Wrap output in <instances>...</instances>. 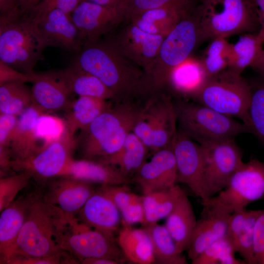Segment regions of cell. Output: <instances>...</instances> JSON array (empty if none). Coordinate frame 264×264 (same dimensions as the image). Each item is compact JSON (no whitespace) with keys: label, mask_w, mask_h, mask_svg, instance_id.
<instances>
[{"label":"cell","mask_w":264,"mask_h":264,"mask_svg":"<svg viewBox=\"0 0 264 264\" xmlns=\"http://www.w3.org/2000/svg\"><path fill=\"white\" fill-rule=\"evenodd\" d=\"M141 104L115 102L75 138V150L84 159L102 161L116 153L132 131Z\"/></svg>","instance_id":"cell-1"},{"label":"cell","mask_w":264,"mask_h":264,"mask_svg":"<svg viewBox=\"0 0 264 264\" xmlns=\"http://www.w3.org/2000/svg\"><path fill=\"white\" fill-rule=\"evenodd\" d=\"M197 13L204 41L260 29L252 0H203Z\"/></svg>","instance_id":"cell-2"},{"label":"cell","mask_w":264,"mask_h":264,"mask_svg":"<svg viewBox=\"0 0 264 264\" xmlns=\"http://www.w3.org/2000/svg\"><path fill=\"white\" fill-rule=\"evenodd\" d=\"M60 224L58 210L45 202L39 193L30 208L10 255L51 257L62 254L65 251L57 241Z\"/></svg>","instance_id":"cell-3"},{"label":"cell","mask_w":264,"mask_h":264,"mask_svg":"<svg viewBox=\"0 0 264 264\" xmlns=\"http://www.w3.org/2000/svg\"><path fill=\"white\" fill-rule=\"evenodd\" d=\"M46 47L32 19L0 20V61L21 72L30 73L42 59Z\"/></svg>","instance_id":"cell-4"},{"label":"cell","mask_w":264,"mask_h":264,"mask_svg":"<svg viewBox=\"0 0 264 264\" xmlns=\"http://www.w3.org/2000/svg\"><path fill=\"white\" fill-rule=\"evenodd\" d=\"M173 103L179 129L198 143L234 139L242 133L249 132L242 122L198 103L184 99Z\"/></svg>","instance_id":"cell-5"},{"label":"cell","mask_w":264,"mask_h":264,"mask_svg":"<svg viewBox=\"0 0 264 264\" xmlns=\"http://www.w3.org/2000/svg\"><path fill=\"white\" fill-rule=\"evenodd\" d=\"M250 98L249 82L227 68L210 77L194 99L219 112L240 119L250 132Z\"/></svg>","instance_id":"cell-6"},{"label":"cell","mask_w":264,"mask_h":264,"mask_svg":"<svg viewBox=\"0 0 264 264\" xmlns=\"http://www.w3.org/2000/svg\"><path fill=\"white\" fill-rule=\"evenodd\" d=\"M57 241L59 247L80 262L86 259L106 258L127 261L116 241L94 229L75 217L59 229Z\"/></svg>","instance_id":"cell-7"},{"label":"cell","mask_w":264,"mask_h":264,"mask_svg":"<svg viewBox=\"0 0 264 264\" xmlns=\"http://www.w3.org/2000/svg\"><path fill=\"white\" fill-rule=\"evenodd\" d=\"M234 140L224 139L198 143L203 162L204 198L202 200L214 197L224 189L243 162L242 151Z\"/></svg>","instance_id":"cell-8"},{"label":"cell","mask_w":264,"mask_h":264,"mask_svg":"<svg viewBox=\"0 0 264 264\" xmlns=\"http://www.w3.org/2000/svg\"><path fill=\"white\" fill-rule=\"evenodd\" d=\"M177 124L173 101L150 98L141 104L132 132L154 153L172 143Z\"/></svg>","instance_id":"cell-9"},{"label":"cell","mask_w":264,"mask_h":264,"mask_svg":"<svg viewBox=\"0 0 264 264\" xmlns=\"http://www.w3.org/2000/svg\"><path fill=\"white\" fill-rule=\"evenodd\" d=\"M75 138L66 130L58 139L49 143L30 157L20 161H12V170L25 172L37 182L46 183L62 176L73 159Z\"/></svg>","instance_id":"cell-10"},{"label":"cell","mask_w":264,"mask_h":264,"mask_svg":"<svg viewBox=\"0 0 264 264\" xmlns=\"http://www.w3.org/2000/svg\"><path fill=\"white\" fill-rule=\"evenodd\" d=\"M264 197V162L252 159L243 162L226 187L212 198L232 213L246 208Z\"/></svg>","instance_id":"cell-11"},{"label":"cell","mask_w":264,"mask_h":264,"mask_svg":"<svg viewBox=\"0 0 264 264\" xmlns=\"http://www.w3.org/2000/svg\"><path fill=\"white\" fill-rule=\"evenodd\" d=\"M47 182L43 199L56 207L64 225L76 217L88 199L96 191L92 183L69 176H60Z\"/></svg>","instance_id":"cell-12"},{"label":"cell","mask_w":264,"mask_h":264,"mask_svg":"<svg viewBox=\"0 0 264 264\" xmlns=\"http://www.w3.org/2000/svg\"><path fill=\"white\" fill-rule=\"evenodd\" d=\"M203 208L197 220L187 251L191 261L216 241L226 235L232 214L213 198L202 200Z\"/></svg>","instance_id":"cell-13"},{"label":"cell","mask_w":264,"mask_h":264,"mask_svg":"<svg viewBox=\"0 0 264 264\" xmlns=\"http://www.w3.org/2000/svg\"><path fill=\"white\" fill-rule=\"evenodd\" d=\"M172 145L177 168V183L186 184L203 200V162L200 145L178 129Z\"/></svg>","instance_id":"cell-14"},{"label":"cell","mask_w":264,"mask_h":264,"mask_svg":"<svg viewBox=\"0 0 264 264\" xmlns=\"http://www.w3.org/2000/svg\"><path fill=\"white\" fill-rule=\"evenodd\" d=\"M177 168L172 142L154 152L134 174L133 180L143 194L172 188L177 184Z\"/></svg>","instance_id":"cell-15"},{"label":"cell","mask_w":264,"mask_h":264,"mask_svg":"<svg viewBox=\"0 0 264 264\" xmlns=\"http://www.w3.org/2000/svg\"><path fill=\"white\" fill-rule=\"evenodd\" d=\"M33 20L36 22L47 47H57L76 53L81 50L82 39L70 15L55 9Z\"/></svg>","instance_id":"cell-16"},{"label":"cell","mask_w":264,"mask_h":264,"mask_svg":"<svg viewBox=\"0 0 264 264\" xmlns=\"http://www.w3.org/2000/svg\"><path fill=\"white\" fill-rule=\"evenodd\" d=\"M199 41H204L197 13L194 20H182L173 27L162 42L161 58L173 69L188 59Z\"/></svg>","instance_id":"cell-17"},{"label":"cell","mask_w":264,"mask_h":264,"mask_svg":"<svg viewBox=\"0 0 264 264\" xmlns=\"http://www.w3.org/2000/svg\"><path fill=\"white\" fill-rule=\"evenodd\" d=\"M32 83L31 105L43 114L65 111L73 101L57 70L35 72Z\"/></svg>","instance_id":"cell-18"},{"label":"cell","mask_w":264,"mask_h":264,"mask_svg":"<svg viewBox=\"0 0 264 264\" xmlns=\"http://www.w3.org/2000/svg\"><path fill=\"white\" fill-rule=\"evenodd\" d=\"M120 210L99 189L88 199L76 217L91 228L116 241L122 219Z\"/></svg>","instance_id":"cell-19"},{"label":"cell","mask_w":264,"mask_h":264,"mask_svg":"<svg viewBox=\"0 0 264 264\" xmlns=\"http://www.w3.org/2000/svg\"><path fill=\"white\" fill-rule=\"evenodd\" d=\"M39 193L20 197L0 212V263L4 264L11 254L30 208Z\"/></svg>","instance_id":"cell-20"},{"label":"cell","mask_w":264,"mask_h":264,"mask_svg":"<svg viewBox=\"0 0 264 264\" xmlns=\"http://www.w3.org/2000/svg\"><path fill=\"white\" fill-rule=\"evenodd\" d=\"M261 210L246 208L233 212L229 219L226 236L236 252L247 264H256L254 254V226Z\"/></svg>","instance_id":"cell-21"},{"label":"cell","mask_w":264,"mask_h":264,"mask_svg":"<svg viewBox=\"0 0 264 264\" xmlns=\"http://www.w3.org/2000/svg\"><path fill=\"white\" fill-rule=\"evenodd\" d=\"M42 114L31 105L18 116L17 125L10 145L12 161L24 160L42 149L38 145L40 140L36 125L39 117Z\"/></svg>","instance_id":"cell-22"},{"label":"cell","mask_w":264,"mask_h":264,"mask_svg":"<svg viewBox=\"0 0 264 264\" xmlns=\"http://www.w3.org/2000/svg\"><path fill=\"white\" fill-rule=\"evenodd\" d=\"M78 53L73 64L98 78L113 93L118 89L122 81L121 76L105 50L92 46L85 48Z\"/></svg>","instance_id":"cell-23"},{"label":"cell","mask_w":264,"mask_h":264,"mask_svg":"<svg viewBox=\"0 0 264 264\" xmlns=\"http://www.w3.org/2000/svg\"><path fill=\"white\" fill-rule=\"evenodd\" d=\"M62 176H69L100 185H124L130 180L113 165L101 161L84 158L73 159Z\"/></svg>","instance_id":"cell-24"},{"label":"cell","mask_w":264,"mask_h":264,"mask_svg":"<svg viewBox=\"0 0 264 264\" xmlns=\"http://www.w3.org/2000/svg\"><path fill=\"white\" fill-rule=\"evenodd\" d=\"M121 223L116 240L127 261L136 264H154L152 241L148 232L123 220Z\"/></svg>","instance_id":"cell-25"},{"label":"cell","mask_w":264,"mask_h":264,"mask_svg":"<svg viewBox=\"0 0 264 264\" xmlns=\"http://www.w3.org/2000/svg\"><path fill=\"white\" fill-rule=\"evenodd\" d=\"M165 226L182 253L188 248L197 219L192 205L182 190L171 212L166 218Z\"/></svg>","instance_id":"cell-26"},{"label":"cell","mask_w":264,"mask_h":264,"mask_svg":"<svg viewBox=\"0 0 264 264\" xmlns=\"http://www.w3.org/2000/svg\"><path fill=\"white\" fill-rule=\"evenodd\" d=\"M57 71L72 94L75 93L79 96L114 100L113 92L101 80L74 64Z\"/></svg>","instance_id":"cell-27"},{"label":"cell","mask_w":264,"mask_h":264,"mask_svg":"<svg viewBox=\"0 0 264 264\" xmlns=\"http://www.w3.org/2000/svg\"><path fill=\"white\" fill-rule=\"evenodd\" d=\"M210 77L200 59H187L170 72V81L178 93L194 99Z\"/></svg>","instance_id":"cell-28"},{"label":"cell","mask_w":264,"mask_h":264,"mask_svg":"<svg viewBox=\"0 0 264 264\" xmlns=\"http://www.w3.org/2000/svg\"><path fill=\"white\" fill-rule=\"evenodd\" d=\"M107 100L88 96H79L73 100L65 110L66 130L72 136L78 130L89 125L111 105Z\"/></svg>","instance_id":"cell-29"},{"label":"cell","mask_w":264,"mask_h":264,"mask_svg":"<svg viewBox=\"0 0 264 264\" xmlns=\"http://www.w3.org/2000/svg\"><path fill=\"white\" fill-rule=\"evenodd\" d=\"M149 149L132 131L120 149L101 161L117 167L125 176L135 174L146 161Z\"/></svg>","instance_id":"cell-30"},{"label":"cell","mask_w":264,"mask_h":264,"mask_svg":"<svg viewBox=\"0 0 264 264\" xmlns=\"http://www.w3.org/2000/svg\"><path fill=\"white\" fill-rule=\"evenodd\" d=\"M264 32L242 34L235 44H232L230 62L228 69L241 75L248 67H252L263 50Z\"/></svg>","instance_id":"cell-31"},{"label":"cell","mask_w":264,"mask_h":264,"mask_svg":"<svg viewBox=\"0 0 264 264\" xmlns=\"http://www.w3.org/2000/svg\"><path fill=\"white\" fill-rule=\"evenodd\" d=\"M152 241L154 264H187L186 258L178 250L175 241L165 225L156 222L143 226Z\"/></svg>","instance_id":"cell-32"},{"label":"cell","mask_w":264,"mask_h":264,"mask_svg":"<svg viewBox=\"0 0 264 264\" xmlns=\"http://www.w3.org/2000/svg\"><path fill=\"white\" fill-rule=\"evenodd\" d=\"M108 14L106 6L85 0L77 6L70 16L83 40L85 35H93L100 30Z\"/></svg>","instance_id":"cell-33"},{"label":"cell","mask_w":264,"mask_h":264,"mask_svg":"<svg viewBox=\"0 0 264 264\" xmlns=\"http://www.w3.org/2000/svg\"><path fill=\"white\" fill-rule=\"evenodd\" d=\"M31 90L25 83L0 84V113L19 115L32 104Z\"/></svg>","instance_id":"cell-34"},{"label":"cell","mask_w":264,"mask_h":264,"mask_svg":"<svg viewBox=\"0 0 264 264\" xmlns=\"http://www.w3.org/2000/svg\"><path fill=\"white\" fill-rule=\"evenodd\" d=\"M231 48L232 44L225 38L217 37L212 39L200 59L209 77L228 68L230 62Z\"/></svg>","instance_id":"cell-35"},{"label":"cell","mask_w":264,"mask_h":264,"mask_svg":"<svg viewBox=\"0 0 264 264\" xmlns=\"http://www.w3.org/2000/svg\"><path fill=\"white\" fill-rule=\"evenodd\" d=\"M251 98L248 109L250 132L264 144V77L249 82Z\"/></svg>","instance_id":"cell-36"},{"label":"cell","mask_w":264,"mask_h":264,"mask_svg":"<svg viewBox=\"0 0 264 264\" xmlns=\"http://www.w3.org/2000/svg\"><path fill=\"white\" fill-rule=\"evenodd\" d=\"M233 245L226 235L216 241L192 260V264H245L238 259Z\"/></svg>","instance_id":"cell-37"},{"label":"cell","mask_w":264,"mask_h":264,"mask_svg":"<svg viewBox=\"0 0 264 264\" xmlns=\"http://www.w3.org/2000/svg\"><path fill=\"white\" fill-rule=\"evenodd\" d=\"M31 176L20 172L0 178V212L15 199L17 194L28 184Z\"/></svg>","instance_id":"cell-38"},{"label":"cell","mask_w":264,"mask_h":264,"mask_svg":"<svg viewBox=\"0 0 264 264\" xmlns=\"http://www.w3.org/2000/svg\"><path fill=\"white\" fill-rule=\"evenodd\" d=\"M36 131L39 140L43 142L44 147L63 135L66 131L65 120L43 114L37 120Z\"/></svg>","instance_id":"cell-39"},{"label":"cell","mask_w":264,"mask_h":264,"mask_svg":"<svg viewBox=\"0 0 264 264\" xmlns=\"http://www.w3.org/2000/svg\"><path fill=\"white\" fill-rule=\"evenodd\" d=\"M76 259L66 251L62 254L51 257H33L19 254L10 255L6 264H77Z\"/></svg>","instance_id":"cell-40"},{"label":"cell","mask_w":264,"mask_h":264,"mask_svg":"<svg viewBox=\"0 0 264 264\" xmlns=\"http://www.w3.org/2000/svg\"><path fill=\"white\" fill-rule=\"evenodd\" d=\"M86 0H42L27 18L37 20L48 12L59 9L70 15L77 6Z\"/></svg>","instance_id":"cell-41"},{"label":"cell","mask_w":264,"mask_h":264,"mask_svg":"<svg viewBox=\"0 0 264 264\" xmlns=\"http://www.w3.org/2000/svg\"><path fill=\"white\" fill-rule=\"evenodd\" d=\"M132 33L134 41L141 44L143 54L148 57H152L155 54L163 42L160 35L144 32L137 26L132 28Z\"/></svg>","instance_id":"cell-42"},{"label":"cell","mask_w":264,"mask_h":264,"mask_svg":"<svg viewBox=\"0 0 264 264\" xmlns=\"http://www.w3.org/2000/svg\"><path fill=\"white\" fill-rule=\"evenodd\" d=\"M99 189L110 198L120 211L126 207L136 195L131 192L125 184L101 185Z\"/></svg>","instance_id":"cell-43"},{"label":"cell","mask_w":264,"mask_h":264,"mask_svg":"<svg viewBox=\"0 0 264 264\" xmlns=\"http://www.w3.org/2000/svg\"><path fill=\"white\" fill-rule=\"evenodd\" d=\"M122 220L126 223L132 225L141 223L142 226L146 224L145 210L142 196L136 195L131 202L120 211Z\"/></svg>","instance_id":"cell-44"},{"label":"cell","mask_w":264,"mask_h":264,"mask_svg":"<svg viewBox=\"0 0 264 264\" xmlns=\"http://www.w3.org/2000/svg\"><path fill=\"white\" fill-rule=\"evenodd\" d=\"M168 10L162 7L146 11L137 22V27L144 32L156 34L157 29L154 22L166 18L169 13Z\"/></svg>","instance_id":"cell-45"},{"label":"cell","mask_w":264,"mask_h":264,"mask_svg":"<svg viewBox=\"0 0 264 264\" xmlns=\"http://www.w3.org/2000/svg\"><path fill=\"white\" fill-rule=\"evenodd\" d=\"M35 72L26 73L21 72L0 61V84L9 82L32 83Z\"/></svg>","instance_id":"cell-46"},{"label":"cell","mask_w":264,"mask_h":264,"mask_svg":"<svg viewBox=\"0 0 264 264\" xmlns=\"http://www.w3.org/2000/svg\"><path fill=\"white\" fill-rule=\"evenodd\" d=\"M18 116L3 113L0 114V146L10 148L18 121Z\"/></svg>","instance_id":"cell-47"},{"label":"cell","mask_w":264,"mask_h":264,"mask_svg":"<svg viewBox=\"0 0 264 264\" xmlns=\"http://www.w3.org/2000/svg\"><path fill=\"white\" fill-rule=\"evenodd\" d=\"M254 248L256 263L262 264L264 253V209L261 210L255 222Z\"/></svg>","instance_id":"cell-48"},{"label":"cell","mask_w":264,"mask_h":264,"mask_svg":"<svg viewBox=\"0 0 264 264\" xmlns=\"http://www.w3.org/2000/svg\"><path fill=\"white\" fill-rule=\"evenodd\" d=\"M42 0H15V8L13 12L15 18L17 20L27 18Z\"/></svg>","instance_id":"cell-49"},{"label":"cell","mask_w":264,"mask_h":264,"mask_svg":"<svg viewBox=\"0 0 264 264\" xmlns=\"http://www.w3.org/2000/svg\"><path fill=\"white\" fill-rule=\"evenodd\" d=\"M184 1V0H132L136 8L146 11L171 4L183 3Z\"/></svg>","instance_id":"cell-50"},{"label":"cell","mask_w":264,"mask_h":264,"mask_svg":"<svg viewBox=\"0 0 264 264\" xmlns=\"http://www.w3.org/2000/svg\"><path fill=\"white\" fill-rule=\"evenodd\" d=\"M15 0H0V17L11 16L15 10Z\"/></svg>","instance_id":"cell-51"},{"label":"cell","mask_w":264,"mask_h":264,"mask_svg":"<svg viewBox=\"0 0 264 264\" xmlns=\"http://www.w3.org/2000/svg\"><path fill=\"white\" fill-rule=\"evenodd\" d=\"M257 14L261 30L264 32V0H252Z\"/></svg>","instance_id":"cell-52"},{"label":"cell","mask_w":264,"mask_h":264,"mask_svg":"<svg viewBox=\"0 0 264 264\" xmlns=\"http://www.w3.org/2000/svg\"><path fill=\"white\" fill-rule=\"evenodd\" d=\"M81 264H121L117 261L106 258H88L82 260Z\"/></svg>","instance_id":"cell-53"},{"label":"cell","mask_w":264,"mask_h":264,"mask_svg":"<svg viewBox=\"0 0 264 264\" xmlns=\"http://www.w3.org/2000/svg\"><path fill=\"white\" fill-rule=\"evenodd\" d=\"M260 76L264 77V49L252 67Z\"/></svg>","instance_id":"cell-54"},{"label":"cell","mask_w":264,"mask_h":264,"mask_svg":"<svg viewBox=\"0 0 264 264\" xmlns=\"http://www.w3.org/2000/svg\"><path fill=\"white\" fill-rule=\"evenodd\" d=\"M100 5L107 6L110 3L112 0H86Z\"/></svg>","instance_id":"cell-55"},{"label":"cell","mask_w":264,"mask_h":264,"mask_svg":"<svg viewBox=\"0 0 264 264\" xmlns=\"http://www.w3.org/2000/svg\"><path fill=\"white\" fill-rule=\"evenodd\" d=\"M262 264H264V255H263V257Z\"/></svg>","instance_id":"cell-56"}]
</instances>
